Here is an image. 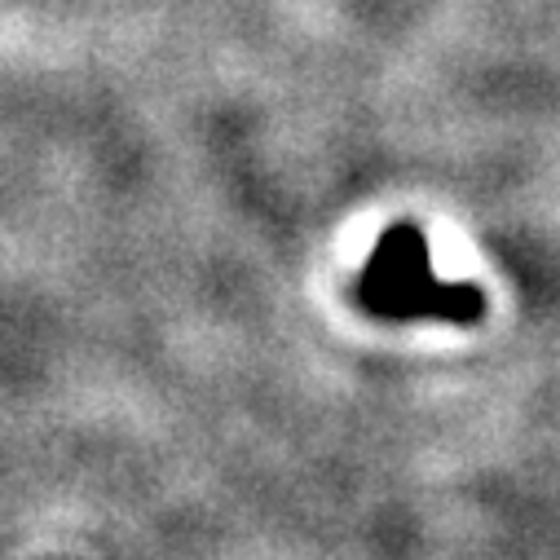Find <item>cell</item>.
<instances>
[{
  "label": "cell",
  "instance_id": "cell-1",
  "mask_svg": "<svg viewBox=\"0 0 560 560\" xmlns=\"http://www.w3.org/2000/svg\"><path fill=\"white\" fill-rule=\"evenodd\" d=\"M358 305L384 323H455L472 327L486 314V292L468 278H438L429 243L415 225H388L358 273Z\"/></svg>",
  "mask_w": 560,
  "mask_h": 560
}]
</instances>
